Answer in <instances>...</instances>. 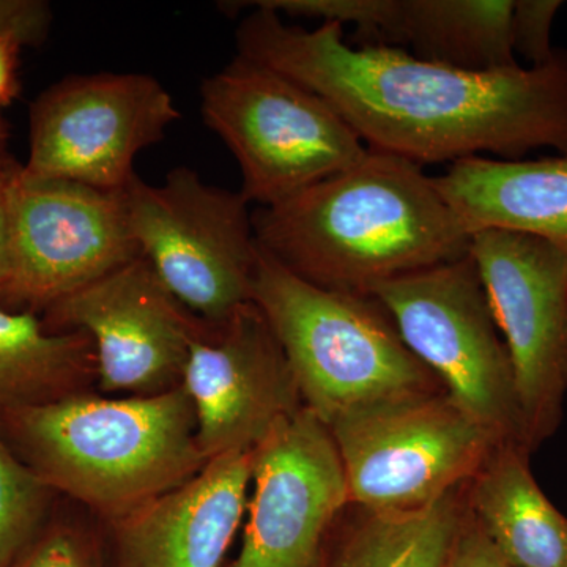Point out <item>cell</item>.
<instances>
[{
    "label": "cell",
    "instance_id": "1",
    "mask_svg": "<svg viewBox=\"0 0 567 567\" xmlns=\"http://www.w3.org/2000/svg\"><path fill=\"white\" fill-rule=\"evenodd\" d=\"M235 32L238 55L315 92L364 142L425 166L494 155L524 159L551 147L567 153V50L539 66L466 71L423 61L402 48L353 47L344 25L286 24L251 2Z\"/></svg>",
    "mask_w": 567,
    "mask_h": 567
},
{
    "label": "cell",
    "instance_id": "2",
    "mask_svg": "<svg viewBox=\"0 0 567 567\" xmlns=\"http://www.w3.org/2000/svg\"><path fill=\"white\" fill-rule=\"evenodd\" d=\"M252 229L260 251L287 270L349 293L454 262L472 241L423 166L374 151L281 204L257 208Z\"/></svg>",
    "mask_w": 567,
    "mask_h": 567
},
{
    "label": "cell",
    "instance_id": "3",
    "mask_svg": "<svg viewBox=\"0 0 567 567\" xmlns=\"http://www.w3.org/2000/svg\"><path fill=\"white\" fill-rule=\"evenodd\" d=\"M6 416L29 468L106 525L188 483L208 464L182 385L153 395L73 394Z\"/></svg>",
    "mask_w": 567,
    "mask_h": 567
},
{
    "label": "cell",
    "instance_id": "4",
    "mask_svg": "<svg viewBox=\"0 0 567 567\" xmlns=\"http://www.w3.org/2000/svg\"><path fill=\"white\" fill-rule=\"evenodd\" d=\"M252 303L270 324L303 405L327 427L361 410L446 391L372 295L323 289L259 248Z\"/></svg>",
    "mask_w": 567,
    "mask_h": 567
},
{
    "label": "cell",
    "instance_id": "5",
    "mask_svg": "<svg viewBox=\"0 0 567 567\" xmlns=\"http://www.w3.org/2000/svg\"><path fill=\"white\" fill-rule=\"evenodd\" d=\"M200 114L237 159L241 196L259 207L290 199L369 152L323 99L244 55L203 82Z\"/></svg>",
    "mask_w": 567,
    "mask_h": 567
},
{
    "label": "cell",
    "instance_id": "6",
    "mask_svg": "<svg viewBox=\"0 0 567 567\" xmlns=\"http://www.w3.org/2000/svg\"><path fill=\"white\" fill-rule=\"evenodd\" d=\"M122 199L141 256L197 319L219 330L252 303L259 246L240 193L175 167L158 186L136 175Z\"/></svg>",
    "mask_w": 567,
    "mask_h": 567
},
{
    "label": "cell",
    "instance_id": "7",
    "mask_svg": "<svg viewBox=\"0 0 567 567\" xmlns=\"http://www.w3.org/2000/svg\"><path fill=\"white\" fill-rule=\"evenodd\" d=\"M369 295L468 415L498 442L527 447L513 363L470 254L380 284Z\"/></svg>",
    "mask_w": 567,
    "mask_h": 567
},
{
    "label": "cell",
    "instance_id": "8",
    "mask_svg": "<svg viewBox=\"0 0 567 567\" xmlns=\"http://www.w3.org/2000/svg\"><path fill=\"white\" fill-rule=\"evenodd\" d=\"M349 503L412 513L465 486L499 443L446 391L372 406L330 425Z\"/></svg>",
    "mask_w": 567,
    "mask_h": 567
},
{
    "label": "cell",
    "instance_id": "9",
    "mask_svg": "<svg viewBox=\"0 0 567 567\" xmlns=\"http://www.w3.org/2000/svg\"><path fill=\"white\" fill-rule=\"evenodd\" d=\"M470 256L505 339L532 453L557 434L567 395V256L535 235L487 229Z\"/></svg>",
    "mask_w": 567,
    "mask_h": 567
},
{
    "label": "cell",
    "instance_id": "10",
    "mask_svg": "<svg viewBox=\"0 0 567 567\" xmlns=\"http://www.w3.org/2000/svg\"><path fill=\"white\" fill-rule=\"evenodd\" d=\"M9 281L3 300L50 308L141 257L122 192L18 167L6 185Z\"/></svg>",
    "mask_w": 567,
    "mask_h": 567
},
{
    "label": "cell",
    "instance_id": "11",
    "mask_svg": "<svg viewBox=\"0 0 567 567\" xmlns=\"http://www.w3.org/2000/svg\"><path fill=\"white\" fill-rule=\"evenodd\" d=\"M181 118L173 95L151 74H78L41 93L31 112L24 171L121 193L134 158Z\"/></svg>",
    "mask_w": 567,
    "mask_h": 567
},
{
    "label": "cell",
    "instance_id": "12",
    "mask_svg": "<svg viewBox=\"0 0 567 567\" xmlns=\"http://www.w3.org/2000/svg\"><path fill=\"white\" fill-rule=\"evenodd\" d=\"M47 327L87 334L100 390L128 395L181 386L194 342L215 331L163 286L142 256L50 306Z\"/></svg>",
    "mask_w": 567,
    "mask_h": 567
},
{
    "label": "cell",
    "instance_id": "13",
    "mask_svg": "<svg viewBox=\"0 0 567 567\" xmlns=\"http://www.w3.org/2000/svg\"><path fill=\"white\" fill-rule=\"evenodd\" d=\"M251 481L244 546L230 567H316L350 505L330 429L298 410L251 451Z\"/></svg>",
    "mask_w": 567,
    "mask_h": 567
},
{
    "label": "cell",
    "instance_id": "14",
    "mask_svg": "<svg viewBox=\"0 0 567 567\" xmlns=\"http://www.w3.org/2000/svg\"><path fill=\"white\" fill-rule=\"evenodd\" d=\"M182 386L207 461L249 453L305 406L281 347L254 303L194 342Z\"/></svg>",
    "mask_w": 567,
    "mask_h": 567
},
{
    "label": "cell",
    "instance_id": "15",
    "mask_svg": "<svg viewBox=\"0 0 567 567\" xmlns=\"http://www.w3.org/2000/svg\"><path fill=\"white\" fill-rule=\"evenodd\" d=\"M249 483L251 451L212 458L188 483L107 524L106 567H223Z\"/></svg>",
    "mask_w": 567,
    "mask_h": 567
},
{
    "label": "cell",
    "instance_id": "16",
    "mask_svg": "<svg viewBox=\"0 0 567 567\" xmlns=\"http://www.w3.org/2000/svg\"><path fill=\"white\" fill-rule=\"evenodd\" d=\"M434 183L470 234L535 235L567 256V153L514 162L475 156L451 164Z\"/></svg>",
    "mask_w": 567,
    "mask_h": 567
},
{
    "label": "cell",
    "instance_id": "17",
    "mask_svg": "<svg viewBox=\"0 0 567 567\" xmlns=\"http://www.w3.org/2000/svg\"><path fill=\"white\" fill-rule=\"evenodd\" d=\"M532 454L496 445L465 484L466 506L507 567H567V517L537 484Z\"/></svg>",
    "mask_w": 567,
    "mask_h": 567
},
{
    "label": "cell",
    "instance_id": "18",
    "mask_svg": "<svg viewBox=\"0 0 567 567\" xmlns=\"http://www.w3.org/2000/svg\"><path fill=\"white\" fill-rule=\"evenodd\" d=\"M513 11L514 0H393L380 47L458 70L514 69Z\"/></svg>",
    "mask_w": 567,
    "mask_h": 567
},
{
    "label": "cell",
    "instance_id": "19",
    "mask_svg": "<svg viewBox=\"0 0 567 567\" xmlns=\"http://www.w3.org/2000/svg\"><path fill=\"white\" fill-rule=\"evenodd\" d=\"M465 507V486L412 513L354 505L334 522L316 567H445Z\"/></svg>",
    "mask_w": 567,
    "mask_h": 567
},
{
    "label": "cell",
    "instance_id": "20",
    "mask_svg": "<svg viewBox=\"0 0 567 567\" xmlns=\"http://www.w3.org/2000/svg\"><path fill=\"white\" fill-rule=\"evenodd\" d=\"M96 377L91 338L52 331L33 312L0 305V412L61 401L85 393Z\"/></svg>",
    "mask_w": 567,
    "mask_h": 567
},
{
    "label": "cell",
    "instance_id": "21",
    "mask_svg": "<svg viewBox=\"0 0 567 567\" xmlns=\"http://www.w3.org/2000/svg\"><path fill=\"white\" fill-rule=\"evenodd\" d=\"M51 488L0 439V567H11L40 533Z\"/></svg>",
    "mask_w": 567,
    "mask_h": 567
},
{
    "label": "cell",
    "instance_id": "22",
    "mask_svg": "<svg viewBox=\"0 0 567 567\" xmlns=\"http://www.w3.org/2000/svg\"><path fill=\"white\" fill-rule=\"evenodd\" d=\"M252 6L295 18L354 25L357 47H380L393 0H254Z\"/></svg>",
    "mask_w": 567,
    "mask_h": 567
},
{
    "label": "cell",
    "instance_id": "23",
    "mask_svg": "<svg viewBox=\"0 0 567 567\" xmlns=\"http://www.w3.org/2000/svg\"><path fill=\"white\" fill-rule=\"evenodd\" d=\"M11 567H106L103 539L85 527L55 525L39 533Z\"/></svg>",
    "mask_w": 567,
    "mask_h": 567
},
{
    "label": "cell",
    "instance_id": "24",
    "mask_svg": "<svg viewBox=\"0 0 567 567\" xmlns=\"http://www.w3.org/2000/svg\"><path fill=\"white\" fill-rule=\"evenodd\" d=\"M563 2L559 0H514V52L539 66L550 61L557 48L551 47V24Z\"/></svg>",
    "mask_w": 567,
    "mask_h": 567
},
{
    "label": "cell",
    "instance_id": "25",
    "mask_svg": "<svg viewBox=\"0 0 567 567\" xmlns=\"http://www.w3.org/2000/svg\"><path fill=\"white\" fill-rule=\"evenodd\" d=\"M51 21V7L47 2L0 0V37L18 40L22 47L43 43Z\"/></svg>",
    "mask_w": 567,
    "mask_h": 567
},
{
    "label": "cell",
    "instance_id": "26",
    "mask_svg": "<svg viewBox=\"0 0 567 567\" xmlns=\"http://www.w3.org/2000/svg\"><path fill=\"white\" fill-rule=\"evenodd\" d=\"M445 567H507L486 532L470 513L466 499Z\"/></svg>",
    "mask_w": 567,
    "mask_h": 567
},
{
    "label": "cell",
    "instance_id": "27",
    "mask_svg": "<svg viewBox=\"0 0 567 567\" xmlns=\"http://www.w3.org/2000/svg\"><path fill=\"white\" fill-rule=\"evenodd\" d=\"M21 48L20 41L0 37V110L17 95V65Z\"/></svg>",
    "mask_w": 567,
    "mask_h": 567
},
{
    "label": "cell",
    "instance_id": "28",
    "mask_svg": "<svg viewBox=\"0 0 567 567\" xmlns=\"http://www.w3.org/2000/svg\"><path fill=\"white\" fill-rule=\"evenodd\" d=\"M7 182H0V298L9 281V226L6 205Z\"/></svg>",
    "mask_w": 567,
    "mask_h": 567
},
{
    "label": "cell",
    "instance_id": "29",
    "mask_svg": "<svg viewBox=\"0 0 567 567\" xmlns=\"http://www.w3.org/2000/svg\"><path fill=\"white\" fill-rule=\"evenodd\" d=\"M17 164L11 162L6 151V137H3V130L0 126V182H7L11 177V174L18 169Z\"/></svg>",
    "mask_w": 567,
    "mask_h": 567
}]
</instances>
